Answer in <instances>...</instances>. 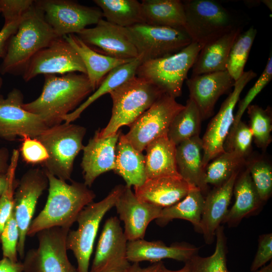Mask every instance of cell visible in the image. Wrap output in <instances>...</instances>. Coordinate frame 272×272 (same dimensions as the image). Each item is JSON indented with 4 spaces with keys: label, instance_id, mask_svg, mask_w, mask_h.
<instances>
[{
    "label": "cell",
    "instance_id": "6da1fadb",
    "mask_svg": "<svg viewBox=\"0 0 272 272\" xmlns=\"http://www.w3.org/2000/svg\"><path fill=\"white\" fill-rule=\"evenodd\" d=\"M40 96L35 100L23 103V108L42 118L49 127L63 121L93 92L86 74L70 73L61 76L44 75Z\"/></svg>",
    "mask_w": 272,
    "mask_h": 272
},
{
    "label": "cell",
    "instance_id": "7a4b0ae2",
    "mask_svg": "<svg viewBox=\"0 0 272 272\" xmlns=\"http://www.w3.org/2000/svg\"><path fill=\"white\" fill-rule=\"evenodd\" d=\"M45 172L48 180V195L44 208L30 224L27 232L30 237L47 228H71L80 212L96 197L84 183L72 181L68 184Z\"/></svg>",
    "mask_w": 272,
    "mask_h": 272
},
{
    "label": "cell",
    "instance_id": "3957f363",
    "mask_svg": "<svg viewBox=\"0 0 272 272\" xmlns=\"http://www.w3.org/2000/svg\"><path fill=\"white\" fill-rule=\"evenodd\" d=\"M58 37L34 2L8 41L0 73L22 74L33 56Z\"/></svg>",
    "mask_w": 272,
    "mask_h": 272
},
{
    "label": "cell",
    "instance_id": "277c9868",
    "mask_svg": "<svg viewBox=\"0 0 272 272\" xmlns=\"http://www.w3.org/2000/svg\"><path fill=\"white\" fill-rule=\"evenodd\" d=\"M112 100L111 116L105 127L100 130L102 137L129 127L164 93L146 80L137 76L126 81L109 93Z\"/></svg>",
    "mask_w": 272,
    "mask_h": 272
},
{
    "label": "cell",
    "instance_id": "5b68a950",
    "mask_svg": "<svg viewBox=\"0 0 272 272\" xmlns=\"http://www.w3.org/2000/svg\"><path fill=\"white\" fill-rule=\"evenodd\" d=\"M184 30L192 42L203 46L238 27H242L237 14L213 0L183 1Z\"/></svg>",
    "mask_w": 272,
    "mask_h": 272
},
{
    "label": "cell",
    "instance_id": "8992f818",
    "mask_svg": "<svg viewBox=\"0 0 272 272\" xmlns=\"http://www.w3.org/2000/svg\"><path fill=\"white\" fill-rule=\"evenodd\" d=\"M203 46L191 42L173 54L145 61L139 65L136 76L144 79L162 92L176 99L182 94L184 82Z\"/></svg>",
    "mask_w": 272,
    "mask_h": 272
},
{
    "label": "cell",
    "instance_id": "52a82bcc",
    "mask_svg": "<svg viewBox=\"0 0 272 272\" xmlns=\"http://www.w3.org/2000/svg\"><path fill=\"white\" fill-rule=\"evenodd\" d=\"M86 132L82 126L64 122L49 127L37 137L48 154L43 169L60 180H70L75 159L84 147Z\"/></svg>",
    "mask_w": 272,
    "mask_h": 272
},
{
    "label": "cell",
    "instance_id": "ba28073f",
    "mask_svg": "<svg viewBox=\"0 0 272 272\" xmlns=\"http://www.w3.org/2000/svg\"><path fill=\"white\" fill-rule=\"evenodd\" d=\"M124 187L121 184L116 185L104 198L86 206L77 217V229L69 231L66 246L67 250L73 251L77 259L78 272H89L90 257L100 224L106 213L114 207Z\"/></svg>",
    "mask_w": 272,
    "mask_h": 272
},
{
    "label": "cell",
    "instance_id": "9c48e42d",
    "mask_svg": "<svg viewBox=\"0 0 272 272\" xmlns=\"http://www.w3.org/2000/svg\"><path fill=\"white\" fill-rule=\"evenodd\" d=\"M122 30L142 62L176 53L192 42L183 29L141 23Z\"/></svg>",
    "mask_w": 272,
    "mask_h": 272
},
{
    "label": "cell",
    "instance_id": "30bf717a",
    "mask_svg": "<svg viewBox=\"0 0 272 272\" xmlns=\"http://www.w3.org/2000/svg\"><path fill=\"white\" fill-rule=\"evenodd\" d=\"M70 229L55 227L37 233L39 246L24 257L23 272H78L67 255L66 238Z\"/></svg>",
    "mask_w": 272,
    "mask_h": 272
},
{
    "label": "cell",
    "instance_id": "8fae6325",
    "mask_svg": "<svg viewBox=\"0 0 272 272\" xmlns=\"http://www.w3.org/2000/svg\"><path fill=\"white\" fill-rule=\"evenodd\" d=\"M184 107L174 98L163 94L130 125L128 132L124 134L125 139L143 152L150 142L167 135L173 119Z\"/></svg>",
    "mask_w": 272,
    "mask_h": 272
},
{
    "label": "cell",
    "instance_id": "7c38bea8",
    "mask_svg": "<svg viewBox=\"0 0 272 272\" xmlns=\"http://www.w3.org/2000/svg\"><path fill=\"white\" fill-rule=\"evenodd\" d=\"M44 19L59 37L77 34L102 19L98 7H88L70 0L34 1Z\"/></svg>",
    "mask_w": 272,
    "mask_h": 272
},
{
    "label": "cell",
    "instance_id": "4fadbf2b",
    "mask_svg": "<svg viewBox=\"0 0 272 272\" xmlns=\"http://www.w3.org/2000/svg\"><path fill=\"white\" fill-rule=\"evenodd\" d=\"M256 76L252 70L244 71L235 81L233 90L223 102L219 112L209 122L201 139L204 169L213 159L225 152L224 144L234 121V111L240 94L246 85Z\"/></svg>",
    "mask_w": 272,
    "mask_h": 272
},
{
    "label": "cell",
    "instance_id": "5bb4252c",
    "mask_svg": "<svg viewBox=\"0 0 272 272\" xmlns=\"http://www.w3.org/2000/svg\"><path fill=\"white\" fill-rule=\"evenodd\" d=\"M23 103V94L18 89H13L6 98L0 95L1 139L36 138L49 127L41 117L25 110Z\"/></svg>",
    "mask_w": 272,
    "mask_h": 272
},
{
    "label": "cell",
    "instance_id": "9a60e30c",
    "mask_svg": "<svg viewBox=\"0 0 272 272\" xmlns=\"http://www.w3.org/2000/svg\"><path fill=\"white\" fill-rule=\"evenodd\" d=\"M48 186L46 173L39 168L29 169L19 180L14 193L13 212L19 232L17 252L21 258L25 257L27 232L38 200Z\"/></svg>",
    "mask_w": 272,
    "mask_h": 272
},
{
    "label": "cell",
    "instance_id": "2e32d148",
    "mask_svg": "<svg viewBox=\"0 0 272 272\" xmlns=\"http://www.w3.org/2000/svg\"><path fill=\"white\" fill-rule=\"evenodd\" d=\"M78 72L86 74L79 55L62 37H58L37 52L31 59L22 74L28 82L40 74H61Z\"/></svg>",
    "mask_w": 272,
    "mask_h": 272
},
{
    "label": "cell",
    "instance_id": "e0dca14e",
    "mask_svg": "<svg viewBox=\"0 0 272 272\" xmlns=\"http://www.w3.org/2000/svg\"><path fill=\"white\" fill-rule=\"evenodd\" d=\"M120 222L116 217L105 221L90 272H126L131 265L127 257L128 240Z\"/></svg>",
    "mask_w": 272,
    "mask_h": 272
},
{
    "label": "cell",
    "instance_id": "ac0fdd59",
    "mask_svg": "<svg viewBox=\"0 0 272 272\" xmlns=\"http://www.w3.org/2000/svg\"><path fill=\"white\" fill-rule=\"evenodd\" d=\"M114 207L124 223L123 231L128 241L144 239L148 225L159 217L163 209L140 200L131 187L126 185Z\"/></svg>",
    "mask_w": 272,
    "mask_h": 272
},
{
    "label": "cell",
    "instance_id": "d6986e66",
    "mask_svg": "<svg viewBox=\"0 0 272 272\" xmlns=\"http://www.w3.org/2000/svg\"><path fill=\"white\" fill-rule=\"evenodd\" d=\"M76 35L88 46H95L100 53L121 59L139 57L134 45L122 28L101 19L94 27L86 28Z\"/></svg>",
    "mask_w": 272,
    "mask_h": 272
},
{
    "label": "cell",
    "instance_id": "ffe728a7",
    "mask_svg": "<svg viewBox=\"0 0 272 272\" xmlns=\"http://www.w3.org/2000/svg\"><path fill=\"white\" fill-rule=\"evenodd\" d=\"M235 83L227 71L191 76L186 80L189 98L197 106L202 120L212 115L219 98L234 87Z\"/></svg>",
    "mask_w": 272,
    "mask_h": 272
},
{
    "label": "cell",
    "instance_id": "44dd1931",
    "mask_svg": "<svg viewBox=\"0 0 272 272\" xmlns=\"http://www.w3.org/2000/svg\"><path fill=\"white\" fill-rule=\"evenodd\" d=\"M120 131L102 137L99 129L83 149L81 162L84 184L91 187L101 174L115 167V149Z\"/></svg>",
    "mask_w": 272,
    "mask_h": 272
},
{
    "label": "cell",
    "instance_id": "7402d4cb",
    "mask_svg": "<svg viewBox=\"0 0 272 272\" xmlns=\"http://www.w3.org/2000/svg\"><path fill=\"white\" fill-rule=\"evenodd\" d=\"M199 248L186 242L174 243L167 246L160 240L138 239L128 241L127 257L130 262L149 261L152 263L169 258L184 262L197 254Z\"/></svg>",
    "mask_w": 272,
    "mask_h": 272
},
{
    "label": "cell",
    "instance_id": "603a6c76",
    "mask_svg": "<svg viewBox=\"0 0 272 272\" xmlns=\"http://www.w3.org/2000/svg\"><path fill=\"white\" fill-rule=\"evenodd\" d=\"M239 172L234 173L224 183L215 186L205 198L200 228L205 242L208 244L214 241L216 230L228 212L234 183Z\"/></svg>",
    "mask_w": 272,
    "mask_h": 272
},
{
    "label": "cell",
    "instance_id": "cb8c5ba5",
    "mask_svg": "<svg viewBox=\"0 0 272 272\" xmlns=\"http://www.w3.org/2000/svg\"><path fill=\"white\" fill-rule=\"evenodd\" d=\"M191 187L181 177H162L147 179L133 188L140 200L164 208L183 198Z\"/></svg>",
    "mask_w": 272,
    "mask_h": 272
},
{
    "label": "cell",
    "instance_id": "d4e9b609",
    "mask_svg": "<svg viewBox=\"0 0 272 272\" xmlns=\"http://www.w3.org/2000/svg\"><path fill=\"white\" fill-rule=\"evenodd\" d=\"M203 156L202 141L199 135L176 146V163L179 175L191 187L199 188L202 193L207 191L208 187L204 182Z\"/></svg>",
    "mask_w": 272,
    "mask_h": 272
},
{
    "label": "cell",
    "instance_id": "484cf974",
    "mask_svg": "<svg viewBox=\"0 0 272 272\" xmlns=\"http://www.w3.org/2000/svg\"><path fill=\"white\" fill-rule=\"evenodd\" d=\"M77 52L86 70L93 92L113 69L133 59H121L103 54L84 43L76 34L63 37Z\"/></svg>",
    "mask_w": 272,
    "mask_h": 272
},
{
    "label": "cell",
    "instance_id": "4316f807",
    "mask_svg": "<svg viewBox=\"0 0 272 272\" xmlns=\"http://www.w3.org/2000/svg\"><path fill=\"white\" fill-rule=\"evenodd\" d=\"M242 27L236 28L206 44L198 53L192 67V75L226 71L231 47Z\"/></svg>",
    "mask_w": 272,
    "mask_h": 272
},
{
    "label": "cell",
    "instance_id": "83f0119b",
    "mask_svg": "<svg viewBox=\"0 0 272 272\" xmlns=\"http://www.w3.org/2000/svg\"><path fill=\"white\" fill-rule=\"evenodd\" d=\"M233 194L235 196V202L228 210L222 223L231 227L237 226L243 218L254 213L263 202L247 168L238 175Z\"/></svg>",
    "mask_w": 272,
    "mask_h": 272
},
{
    "label": "cell",
    "instance_id": "f1b7e54d",
    "mask_svg": "<svg viewBox=\"0 0 272 272\" xmlns=\"http://www.w3.org/2000/svg\"><path fill=\"white\" fill-rule=\"evenodd\" d=\"M147 179L162 177H181L176 163V146L167 135L150 142L146 149Z\"/></svg>",
    "mask_w": 272,
    "mask_h": 272
},
{
    "label": "cell",
    "instance_id": "f546056e",
    "mask_svg": "<svg viewBox=\"0 0 272 272\" xmlns=\"http://www.w3.org/2000/svg\"><path fill=\"white\" fill-rule=\"evenodd\" d=\"M113 171L129 187L141 186L147 179L145 155L135 149L121 132L116 146Z\"/></svg>",
    "mask_w": 272,
    "mask_h": 272
},
{
    "label": "cell",
    "instance_id": "4dcf8cb0",
    "mask_svg": "<svg viewBox=\"0 0 272 272\" xmlns=\"http://www.w3.org/2000/svg\"><path fill=\"white\" fill-rule=\"evenodd\" d=\"M141 8L144 23L184 29L185 15L180 0H143Z\"/></svg>",
    "mask_w": 272,
    "mask_h": 272
},
{
    "label": "cell",
    "instance_id": "1f68e13d",
    "mask_svg": "<svg viewBox=\"0 0 272 272\" xmlns=\"http://www.w3.org/2000/svg\"><path fill=\"white\" fill-rule=\"evenodd\" d=\"M205 197L200 189L191 187L187 195L176 203L163 208L156 223L164 227L174 219H183L190 222L196 232L201 233L200 221Z\"/></svg>",
    "mask_w": 272,
    "mask_h": 272
},
{
    "label": "cell",
    "instance_id": "d6a6232c",
    "mask_svg": "<svg viewBox=\"0 0 272 272\" xmlns=\"http://www.w3.org/2000/svg\"><path fill=\"white\" fill-rule=\"evenodd\" d=\"M142 60L138 57L111 70L105 77L98 88L75 110L63 118L65 123H71L78 118L82 113L94 101L130 79L136 76V72Z\"/></svg>",
    "mask_w": 272,
    "mask_h": 272
},
{
    "label": "cell",
    "instance_id": "836d02e7",
    "mask_svg": "<svg viewBox=\"0 0 272 272\" xmlns=\"http://www.w3.org/2000/svg\"><path fill=\"white\" fill-rule=\"evenodd\" d=\"M108 22L122 28L144 23L141 2L137 0H94Z\"/></svg>",
    "mask_w": 272,
    "mask_h": 272
},
{
    "label": "cell",
    "instance_id": "e575fe53",
    "mask_svg": "<svg viewBox=\"0 0 272 272\" xmlns=\"http://www.w3.org/2000/svg\"><path fill=\"white\" fill-rule=\"evenodd\" d=\"M202 120L195 103L188 99L184 107L175 116L169 126L167 137L176 146L200 132Z\"/></svg>",
    "mask_w": 272,
    "mask_h": 272
},
{
    "label": "cell",
    "instance_id": "d590c367",
    "mask_svg": "<svg viewBox=\"0 0 272 272\" xmlns=\"http://www.w3.org/2000/svg\"><path fill=\"white\" fill-rule=\"evenodd\" d=\"M245 158L233 151H225L209 162L205 169L204 182L220 185L246 164Z\"/></svg>",
    "mask_w": 272,
    "mask_h": 272
},
{
    "label": "cell",
    "instance_id": "8d00e7d4",
    "mask_svg": "<svg viewBox=\"0 0 272 272\" xmlns=\"http://www.w3.org/2000/svg\"><path fill=\"white\" fill-rule=\"evenodd\" d=\"M216 238L215 250L211 255L201 257L196 254L186 262L191 272H231L227 267V242L223 226L217 229Z\"/></svg>",
    "mask_w": 272,
    "mask_h": 272
},
{
    "label": "cell",
    "instance_id": "74e56055",
    "mask_svg": "<svg viewBox=\"0 0 272 272\" xmlns=\"http://www.w3.org/2000/svg\"><path fill=\"white\" fill-rule=\"evenodd\" d=\"M253 26L241 32L236 37L230 49L226 64V71L236 81L244 72V69L257 34Z\"/></svg>",
    "mask_w": 272,
    "mask_h": 272
},
{
    "label": "cell",
    "instance_id": "f35d334b",
    "mask_svg": "<svg viewBox=\"0 0 272 272\" xmlns=\"http://www.w3.org/2000/svg\"><path fill=\"white\" fill-rule=\"evenodd\" d=\"M250 120L249 127L254 142L265 150L271 142L272 116L271 108L264 109L257 105H250L246 109Z\"/></svg>",
    "mask_w": 272,
    "mask_h": 272
},
{
    "label": "cell",
    "instance_id": "ab89813d",
    "mask_svg": "<svg viewBox=\"0 0 272 272\" xmlns=\"http://www.w3.org/2000/svg\"><path fill=\"white\" fill-rule=\"evenodd\" d=\"M20 153L14 149L10 157L7 171L8 182L3 193L0 196V237L2 232L10 218L13 210L14 196L19 180L15 178Z\"/></svg>",
    "mask_w": 272,
    "mask_h": 272
},
{
    "label": "cell",
    "instance_id": "60d3db41",
    "mask_svg": "<svg viewBox=\"0 0 272 272\" xmlns=\"http://www.w3.org/2000/svg\"><path fill=\"white\" fill-rule=\"evenodd\" d=\"M252 182L262 202L269 198L272 193V167L265 160L256 159L246 162Z\"/></svg>",
    "mask_w": 272,
    "mask_h": 272
},
{
    "label": "cell",
    "instance_id": "b9f144b4",
    "mask_svg": "<svg viewBox=\"0 0 272 272\" xmlns=\"http://www.w3.org/2000/svg\"><path fill=\"white\" fill-rule=\"evenodd\" d=\"M252 140L249 126L241 120L229 131L224 144V150L234 152L245 158L250 152Z\"/></svg>",
    "mask_w": 272,
    "mask_h": 272
},
{
    "label": "cell",
    "instance_id": "7bdbcfd3",
    "mask_svg": "<svg viewBox=\"0 0 272 272\" xmlns=\"http://www.w3.org/2000/svg\"><path fill=\"white\" fill-rule=\"evenodd\" d=\"M272 79V55H269L266 65L254 85L249 90L245 97L239 101L238 110L235 115L233 124L229 131L232 130L241 120V118L248 107L256 96L262 91Z\"/></svg>",
    "mask_w": 272,
    "mask_h": 272
},
{
    "label": "cell",
    "instance_id": "ee69618b",
    "mask_svg": "<svg viewBox=\"0 0 272 272\" xmlns=\"http://www.w3.org/2000/svg\"><path fill=\"white\" fill-rule=\"evenodd\" d=\"M19 238V229L13 212H12L0 237L3 257L7 258L13 262L18 261L17 245Z\"/></svg>",
    "mask_w": 272,
    "mask_h": 272
},
{
    "label": "cell",
    "instance_id": "f6af8a7d",
    "mask_svg": "<svg viewBox=\"0 0 272 272\" xmlns=\"http://www.w3.org/2000/svg\"><path fill=\"white\" fill-rule=\"evenodd\" d=\"M19 153L25 163L33 165L43 164L48 158L46 148L37 138H23Z\"/></svg>",
    "mask_w": 272,
    "mask_h": 272
},
{
    "label": "cell",
    "instance_id": "bcb514c9",
    "mask_svg": "<svg viewBox=\"0 0 272 272\" xmlns=\"http://www.w3.org/2000/svg\"><path fill=\"white\" fill-rule=\"evenodd\" d=\"M32 0H0V10L8 24L21 19L33 5Z\"/></svg>",
    "mask_w": 272,
    "mask_h": 272
},
{
    "label": "cell",
    "instance_id": "7dc6e473",
    "mask_svg": "<svg viewBox=\"0 0 272 272\" xmlns=\"http://www.w3.org/2000/svg\"><path fill=\"white\" fill-rule=\"evenodd\" d=\"M272 258V234L268 233L260 235L258 240V248L251 263L250 270L254 272Z\"/></svg>",
    "mask_w": 272,
    "mask_h": 272
},
{
    "label": "cell",
    "instance_id": "c3c4849f",
    "mask_svg": "<svg viewBox=\"0 0 272 272\" xmlns=\"http://www.w3.org/2000/svg\"><path fill=\"white\" fill-rule=\"evenodd\" d=\"M22 18L8 24H4L0 31V57L3 59L6 54L8 41L16 33Z\"/></svg>",
    "mask_w": 272,
    "mask_h": 272
},
{
    "label": "cell",
    "instance_id": "681fc988",
    "mask_svg": "<svg viewBox=\"0 0 272 272\" xmlns=\"http://www.w3.org/2000/svg\"><path fill=\"white\" fill-rule=\"evenodd\" d=\"M164 266L162 261L153 263L146 267H142L139 263L134 262L131 264L126 272H163Z\"/></svg>",
    "mask_w": 272,
    "mask_h": 272
},
{
    "label": "cell",
    "instance_id": "f907efd6",
    "mask_svg": "<svg viewBox=\"0 0 272 272\" xmlns=\"http://www.w3.org/2000/svg\"><path fill=\"white\" fill-rule=\"evenodd\" d=\"M0 272H23V263L3 257L0 260Z\"/></svg>",
    "mask_w": 272,
    "mask_h": 272
},
{
    "label": "cell",
    "instance_id": "816d5d0a",
    "mask_svg": "<svg viewBox=\"0 0 272 272\" xmlns=\"http://www.w3.org/2000/svg\"><path fill=\"white\" fill-rule=\"evenodd\" d=\"M10 154L9 150L5 147L0 148V173H6L7 172L10 159Z\"/></svg>",
    "mask_w": 272,
    "mask_h": 272
},
{
    "label": "cell",
    "instance_id": "f5cc1de1",
    "mask_svg": "<svg viewBox=\"0 0 272 272\" xmlns=\"http://www.w3.org/2000/svg\"><path fill=\"white\" fill-rule=\"evenodd\" d=\"M8 182V173H0V196L4 192Z\"/></svg>",
    "mask_w": 272,
    "mask_h": 272
},
{
    "label": "cell",
    "instance_id": "db71d44e",
    "mask_svg": "<svg viewBox=\"0 0 272 272\" xmlns=\"http://www.w3.org/2000/svg\"><path fill=\"white\" fill-rule=\"evenodd\" d=\"M163 272H191V271L188 263L185 262L184 266L182 268L176 270H170L164 266Z\"/></svg>",
    "mask_w": 272,
    "mask_h": 272
},
{
    "label": "cell",
    "instance_id": "11a10c76",
    "mask_svg": "<svg viewBox=\"0 0 272 272\" xmlns=\"http://www.w3.org/2000/svg\"><path fill=\"white\" fill-rule=\"evenodd\" d=\"M254 272H272V262L266 265H264Z\"/></svg>",
    "mask_w": 272,
    "mask_h": 272
},
{
    "label": "cell",
    "instance_id": "9f6ffc18",
    "mask_svg": "<svg viewBox=\"0 0 272 272\" xmlns=\"http://www.w3.org/2000/svg\"><path fill=\"white\" fill-rule=\"evenodd\" d=\"M263 3L271 12L272 10V1L271 0H264L261 1Z\"/></svg>",
    "mask_w": 272,
    "mask_h": 272
},
{
    "label": "cell",
    "instance_id": "6f0895ef",
    "mask_svg": "<svg viewBox=\"0 0 272 272\" xmlns=\"http://www.w3.org/2000/svg\"><path fill=\"white\" fill-rule=\"evenodd\" d=\"M2 85H3V79L2 77L0 76V90L2 88Z\"/></svg>",
    "mask_w": 272,
    "mask_h": 272
},
{
    "label": "cell",
    "instance_id": "680465c9",
    "mask_svg": "<svg viewBox=\"0 0 272 272\" xmlns=\"http://www.w3.org/2000/svg\"><path fill=\"white\" fill-rule=\"evenodd\" d=\"M0 13H1V10H0Z\"/></svg>",
    "mask_w": 272,
    "mask_h": 272
}]
</instances>
